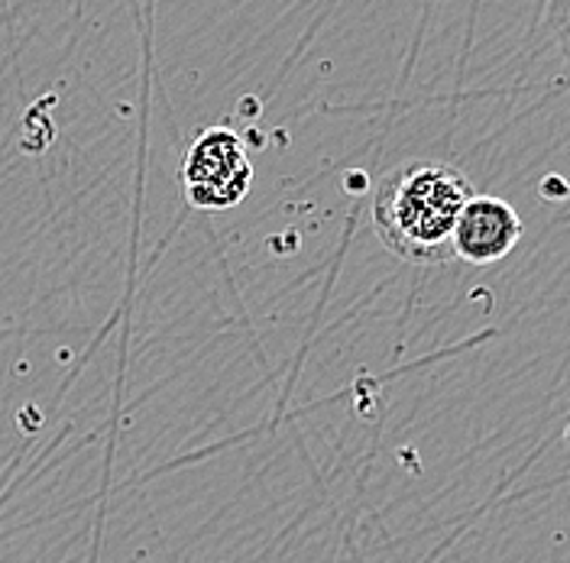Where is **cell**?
Here are the masks:
<instances>
[{"label":"cell","instance_id":"1","mask_svg":"<svg viewBox=\"0 0 570 563\" xmlns=\"http://www.w3.org/2000/svg\"><path fill=\"white\" fill-rule=\"evenodd\" d=\"M470 198V178L451 162L409 159L376 185L373 230L402 263L441 266L454 259V224Z\"/></svg>","mask_w":570,"mask_h":563},{"label":"cell","instance_id":"2","mask_svg":"<svg viewBox=\"0 0 570 563\" xmlns=\"http://www.w3.org/2000/svg\"><path fill=\"white\" fill-rule=\"evenodd\" d=\"M178 181L185 191V201L198 211H230L247 198L253 185L244 140L227 127L202 130L178 169Z\"/></svg>","mask_w":570,"mask_h":563},{"label":"cell","instance_id":"3","mask_svg":"<svg viewBox=\"0 0 570 563\" xmlns=\"http://www.w3.org/2000/svg\"><path fill=\"white\" fill-rule=\"evenodd\" d=\"M522 234L525 224L512 205L490 195H473L458 214L451 247L470 266H493L515 249Z\"/></svg>","mask_w":570,"mask_h":563}]
</instances>
